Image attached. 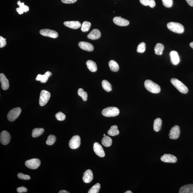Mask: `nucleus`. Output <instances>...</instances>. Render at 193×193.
<instances>
[{
	"label": "nucleus",
	"instance_id": "49530a36",
	"mask_svg": "<svg viewBox=\"0 0 193 193\" xmlns=\"http://www.w3.org/2000/svg\"><path fill=\"white\" fill-rule=\"evenodd\" d=\"M45 74L47 75V76L48 77V78H49V77L52 76V73L50 72L47 71L45 73Z\"/></svg>",
	"mask_w": 193,
	"mask_h": 193
},
{
	"label": "nucleus",
	"instance_id": "c9c22d12",
	"mask_svg": "<svg viewBox=\"0 0 193 193\" xmlns=\"http://www.w3.org/2000/svg\"><path fill=\"white\" fill-rule=\"evenodd\" d=\"M146 50V44L144 42H142L139 44L137 47V51L139 53H143Z\"/></svg>",
	"mask_w": 193,
	"mask_h": 193
},
{
	"label": "nucleus",
	"instance_id": "bb28decb",
	"mask_svg": "<svg viewBox=\"0 0 193 193\" xmlns=\"http://www.w3.org/2000/svg\"><path fill=\"white\" fill-rule=\"evenodd\" d=\"M44 132V129L43 128H35L32 131V137L33 138L38 137L41 135Z\"/></svg>",
	"mask_w": 193,
	"mask_h": 193
},
{
	"label": "nucleus",
	"instance_id": "5701e85b",
	"mask_svg": "<svg viewBox=\"0 0 193 193\" xmlns=\"http://www.w3.org/2000/svg\"><path fill=\"white\" fill-rule=\"evenodd\" d=\"M107 133L109 135L111 136L118 135L119 133V131L118 129V126L116 125L112 126L108 131Z\"/></svg>",
	"mask_w": 193,
	"mask_h": 193
},
{
	"label": "nucleus",
	"instance_id": "0eeeda50",
	"mask_svg": "<svg viewBox=\"0 0 193 193\" xmlns=\"http://www.w3.org/2000/svg\"><path fill=\"white\" fill-rule=\"evenodd\" d=\"M41 164L40 160L37 158H33L25 161V166L30 169H37L40 167Z\"/></svg>",
	"mask_w": 193,
	"mask_h": 193
},
{
	"label": "nucleus",
	"instance_id": "a19ab883",
	"mask_svg": "<svg viewBox=\"0 0 193 193\" xmlns=\"http://www.w3.org/2000/svg\"><path fill=\"white\" fill-rule=\"evenodd\" d=\"M6 39L4 38L1 36L0 37V48H1L4 47L6 45Z\"/></svg>",
	"mask_w": 193,
	"mask_h": 193
},
{
	"label": "nucleus",
	"instance_id": "f257e3e1",
	"mask_svg": "<svg viewBox=\"0 0 193 193\" xmlns=\"http://www.w3.org/2000/svg\"><path fill=\"white\" fill-rule=\"evenodd\" d=\"M145 87L148 91L153 93H158L160 91V87L151 80H146L144 83Z\"/></svg>",
	"mask_w": 193,
	"mask_h": 193
},
{
	"label": "nucleus",
	"instance_id": "473e14b6",
	"mask_svg": "<svg viewBox=\"0 0 193 193\" xmlns=\"http://www.w3.org/2000/svg\"><path fill=\"white\" fill-rule=\"evenodd\" d=\"M100 184L99 183H97L90 188L88 191V193H98L100 190Z\"/></svg>",
	"mask_w": 193,
	"mask_h": 193
},
{
	"label": "nucleus",
	"instance_id": "a18cd8bd",
	"mask_svg": "<svg viewBox=\"0 0 193 193\" xmlns=\"http://www.w3.org/2000/svg\"><path fill=\"white\" fill-rule=\"evenodd\" d=\"M189 6L193 7V0H186Z\"/></svg>",
	"mask_w": 193,
	"mask_h": 193
},
{
	"label": "nucleus",
	"instance_id": "f704fd0d",
	"mask_svg": "<svg viewBox=\"0 0 193 193\" xmlns=\"http://www.w3.org/2000/svg\"><path fill=\"white\" fill-rule=\"evenodd\" d=\"M91 23L87 21H85L83 22L81 26V30L83 32H86L89 30Z\"/></svg>",
	"mask_w": 193,
	"mask_h": 193
},
{
	"label": "nucleus",
	"instance_id": "37998d69",
	"mask_svg": "<svg viewBox=\"0 0 193 193\" xmlns=\"http://www.w3.org/2000/svg\"><path fill=\"white\" fill-rule=\"evenodd\" d=\"M77 0H61L62 2L66 4H72V3H74Z\"/></svg>",
	"mask_w": 193,
	"mask_h": 193
},
{
	"label": "nucleus",
	"instance_id": "72a5a7b5",
	"mask_svg": "<svg viewBox=\"0 0 193 193\" xmlns=\"http://www.w3.org/2000/svg\"><path fill=\"white\" fill-rule=\"evenodd\" d=\"M56 140V137L53 135L51 134L48 137L47 140L46 142V144L49 146L52 145L55 143Z\"/></svg>",
	"mask_w": 193,
	"mask_h": 193
},
{
	"label": "nucleus",
	"instance_id": "79ce46f5",
	"mask_svg": "<svg viewBox=\"0 0 193 193\" xmlns=\"http://www.w3.org/2000/svg\"><path fill=\"white\" fill-rule=\"evenodd\" d=\"M17 190L18 193H22L26 192L27 191H28V189H27L26 187L22 186L18 187V188L17 189Z\"/></svg>",
	"mask_w": 193,
	"mask_h": 193
},
{
	"label": "nucleus",
	"instance_id": "9d476101",
	"mask_svg": "<svg viewBox=\"0 0 193 193\" xmlns=\"http://www.w3.org/2000/svg\"><path fill=\"white\" fill-rule=\"evenodd\" d=\"M180 128L178 126L176 125L172 127L169 134L170 138L171 139L176 140L180 136Z\"/></svg>",
	"mask_w": 193,
	"mask_h": 193
},
{
	"label": "nucleus",
	"instance_id": "4c0bfd02",
	"mask_svg": "<svg viewBox=\"0 0 193 193\" xmlns=\"http://www.w3.org/2000/svg\"><path fill=\"white\" fill-rule=\"evenodd\" d=\"M56 118L59 121H62L66 119V115L62 112H60L57 113L56 114Z\"/></svg>",
	"mask_w": 193,
	"mask_h": 193
},
{
	"label": "nucleus",
	"instance_id": "7ed1b4c3",
	"mask_svg": "<svg viewBox=\"0 0 193 193\" xmlns=\"http://www.w3.org/2000/svg\"><path fill=\"white\" fill-rule=\"evenodd\" d=\"M102 115L106 117L116 116L119 114V110L117 107H107L102 111Z\"/></svg>",
	"mask_w": 193,
	"mask_h": 193
},
{
	"label": "nucleus",
	"instance_id": "ea45409f",
	"mask_svg": "<svg viewBox=\"0 0 193 193\" xmlns=\"http://www.w3.org/2000/svg\"><path fill=\"white\" fill-rule=\"evenodd\" d=\"M17 176L19 179H22V180H29L30 179V176L24 175V174L21 173H19Z\"/></svg>",
	"mask_w": 193,
	"mask_h": 193
},
{
	"label": "nucleus",
	"instance_id": "a878e982",
	"mask_svg": "<svg viewBox=\"0 0 193 193\" xmlns=\"http://www.w3.org/2000/svg\"><path fill=\"white\" fill-rule=\"evenodd\" d=\"M108 64L111 71L114 72H116L119 70V64L116 61L112 60L109 61Z\"/></svg>",
	"mask_w": 193,
	"mask_h": 193
},
{
	"label": "nucleus",
	"instance_id": "1a4fd4ad",
	"mask_svg": "<svg viewBox=\"0 0 193 193\" xmlns=\"http://www.w3.org/2000/svg\"><path fill=\"white\" fill-rule=\"evenodd\" d=\"M40 35L45 37H48L53 38H56L59 36V34L56 31L49 29H43L40 31Z\"/></svg>",
	"mask_w": 193,
	"mask_h": 193
},
{
	"label": "nucleus",
	"instance_id": "4468645a",
	"mask_svg": "<svg viewBox=\"0 0 193 193\" xmlns=\"http://www.w3.org/2000/svg\"><path fill=\"white\" fill-rule=\"evenodd\" d=\"M0 81L2 89L4 90H8L9 86V80L7 79L5 75L2 73L0 74Z\"/></svg>",
	"mask_w": 193,
	"mask_h": 193
},
{
	"label": "nucleus",
	"instance_id": "20e7f679",
	"mask_svg": "<svg viewBox=\"0 0 193 193\" xmlns=\"http://www.w3.org/2000/svg\"><path fill=\"white\" fill-rule=\"evenodd\" d=\"M171 82L173 86L181 93L186 94L188 92V89L187 87L178 79L174 78H172L171 80Z\"/></svg>",
	"mask_w": 193,
	"mask_h": 193
},
{
	"label": "nucleus",
	"instance_id": "39448f33",
	"mask_svg": "<svg viewBox=\"0 0 193 193\" xmlns=\"http://www.w3.org/2000/svg\"><path fill=\"white\" fill-rule=\"evenodd\" d=\"M50 92L43 90L40 92L39 104L41 106H43L48 103L51 97Z\"/></svg>",
	"mask_w": 193,
	"mask_h": 193
},
{
	"label": "nucleus",
	"instance_id": "f8f14e48",
	"mask_svg": "<svg viewBox=\"0 0 193 193\" xmlns=\"http://www.w3.org/2000/svg\"><path fill=\"white\" fill-rule=\"evenodd\" d=\"M93 150L95 153L99 157L103 158L105 156V151L103 147L99 143L95 142L93 145Z\"/></svg>",
	"mask_w": 193,
	"mask_h": 193
},
{
	"label": "nucleus",
	"instance_id": "09e8293b",
	"mask_svg": "<svg viewBox=\"0 0 193 193\" xmlns=\"http://www.w3.org/2000/svg\"><path fill=\"white\" fill-rule=\"evenodd\" d=\"M189 45H190V47L193 49V42H191L190 44H189Z\"/></svg>",
	"mask_w": 193,
	"mask_h": 193
},
{
	"label": "nucleus",
	"instance_id": "7c9ffc66",
	"mask_svg": "<svg viewBox=\"0 0 193 193\" xmlns=\"http://www.w3.org/2000/svg\"><path fill=\"white\" fill-rule=\"evenodd\" d=\"M78 94L81 97L84 101L87 100L88 94L87 92L84 90L82 88H80L78 90Z\"/></svg>",
	"mask_w": 193,
	"mask_h": 193
},
{
	"label": "nucleus",
	"instance_id": "393cba45",
	"mask_svg": "<svg viewBox=\"0 0 193 193\" xmlns=\"http://www.w3.org/2000/svg\"><path fill=\"white\" fill-rule=\"evenodd\" d=\"M162 124L161 119L157 118L154 121L153 129L156 132H158L161 129Z\"/></svg>",
	"mask_w": 193,
	"mask_h": 193
},
{
	"label": "nucleus",
	"instance_id": "412c9836",
	"mask_svg": "<svg viewBox=\"0 0 193 193\" xmlns=\"http://www.w3.org/2000/svg\"><path fill=\"white\" fill-rule=\"evenodd\" d=\"M179 193H193V184H186L181 187Z\"/></svg>",
	"mask_w": 193,
	"mask_h": 193
},
{
	"label": "nucleus",
	"instance_id": "3c124183",
	"mask_svg": "<svg viewBox=\"0 0 193 193\" xmlns=\"http://www.w3.org/2000/svg\"><path fill=\"white\" fill-rule=\"evenodd\" d=\"M103 136H106V134H104Z\"/></svg>",
	"mask_w": 193,
	"mask_h": 193
},
{
	"label": "nucleus",
	"instance_id": "cd10ccee",
	"mask_svg": "<svg viewBox=\"0 0 193 193\" xmlns=\"http://www.w3.org/2000/svg\"><path fill=\"white\" fill-rule=\"evenodd\" d=\"M164 47L161 43L156 44L154 50L155 54L158 55H161L163 54Z\"/></svg>",
	"mask_w": 193,
	"mask_h": 193
},
{
	"label": "nucleus",
	"instance_id": "2f4dec72",
	"mask_svg": "<svg viewBox=\"0 0 193 193\" xmlns=\"http://www.w3.org/2000/svg\"><path fill=\"white\" fill-rule=\"evenodd\" d=\"M48 77L45 74L44 75L38 74L35 80L37 81H40L41 83H46L48 80Z\"/></svg>",
	"mask_w": 193,
	"mask_h": 193
},
{
	"label": "nucleus",
	"instance_id": "a211bd4d",
	"mask_svg": "<svg viewBox=\"0 0 193 193\" xmlns=\"http://www.w3.org/2000/svg\"><path fill=\"white\" fill-rule=\"evenodd\" d=\"M78 46L79 47L83 50L92 52L94 50V47L91 44L89 43L85 42H80Z\"/></svg>",
	"mask_w": 193,
	"mask_h": 193
},
{
	"label": "nucleus",
	"instance_id": "ddd939ff",
	"mask_svg": "<svg viewBox=\"0 0 193 193\" xmlns=\"http://www.w3.org/2000/svg\"><path fill=\"white\" fill-rule=\"evenodd\" d=\"M162 161L166 163H174L177 162L176 157L171 154H165L160 158Z\"/></svg>",
	"mask_w": 193,
	"mask_h": 193
},
{
	"label": "nucleus",
	"instance_id": "f03ea898",
	"mask_svg": "<svg viewBox=\"0 0 193 193\" xmlns=\"http://www.w3.org/2000/svg\"><path fill=\"white\" fill-rule=\"evenodd\" d=\"M167 28L175 33L181 34L184 31V27L180 23L175 22H170L167 23Z\"/></svg>",
	"mask_w": 193,
	"mask_h": 193
},
{
	"label": "nucleus",
	"instance_id": "de8ad7c7",
	"mask_svg": "<svg viewBox=\"0 0 193 193\" xmlns=\"http://www.w3.org/2000/svg\"><path fill=\"white\" fill-rule=\"evenodd\" d=\"M59 193H69V192H68V191L66 190H61L59 191Z\"/></svg>",
	"mask_w": 193,
	"mask_h": 193
},
{
	"label": "nucleus",
	"instance_id": "c756f323",
	"mask_svg": "<svg viewBox=\"0 0 193 193\" xmlns=\"http://www.w3.org/2000/svg\"><path fill=\"white\" fill-rule=\"evenodd\" d=\"M141 4L145 6H149L150 7L153 8L155 6L154 0H140Z\"/></svg>",
	"mask_w": 193,
	"mask_h": 193
},
{
	"label": "nucleus",
	"instance_id": "8fccbe9b",
	"mask_svg": "<svg viewBox=\"0 0 193 193\" xmlns=\"http://www.w3.org/2000/svg\"><path fill=\"white\" fill-rule=\"evenodd\" d=\"M125 193H132V191H126L125 192H124Z\"/></svg>",
	"mask_w": 193,
	"mask_h": 193
},
{
	"label": "nucleus",
	"instance_id": "423d86ee",
	"mask_svg": "<svg viewBox=\"0 0 193 193\" xmlns=\"http://www.w3.org/2000/svg\"><path fill=\"white\" fill-rule=\"evenodd\" d=\"M22 111L20 107H16L10 110L7 115L8 120L11 122L14 121L19 116Z\"/></svg>",
	"mask_w": 193,
	"mask_h": 193
},
{
	"label": "nucleus",
	"instance_id": "6ab92c4d",
	"mask_svg": "<svg viewBox=\"0 0 193 193\" xmlns=\"http://www.w3.org/2000/svg\"><path fill=\"white\" fill-rule=\"evenodd\" d=\"M64 24L68 28L73 29H77L81 27V24L77 21H66L64 22Z\"/></svg>",
	"mask_w": 193,
	"mask_h": 193
},
{
	"label": "nucleus",
	"instance_id": "b1692460",
	"mask_svg": "<svg viewBox=\"0 0 193 193\" xmlns=\"http://www.w3.org/2000/svg\"><path fill=\"white\" fill-rule=\"evenodd\" d=\"M112 139L109 136H106L102 138L101 142L102 145L106 147H109L112 144Z\"/></svg>",
	"mask_w": 193,
	"mask_h": 193
},
{
	"label": "nucleus",
	"instance_id": "4be33fe9",
	"mask_svg": "<svg viewBox=\"0 0 193 193\" xmlns=\"http://www.w3.org/2000/svg\"><path fill=\"white\" fill-rule=\"evenodd\" d=\"M86 65L88 69L92 72H95L97 71V65L94 61L89 60L87 61Z\"/></svg>",
	"mask_w": 193,
	"mask_h": 193
},
{
	"label": "nucleus",
	"instance_id": "c85d7f7f",
	"mask_svg": "<svg viewBox=\"0 0 193 193\" xmlns=\"http://www.w3.org/2000/svg\"><path fill=\"white\" fill-rule=\"evenodd\" d=\"M102 86L105 91L110 92L112 90V86L108 81L106 80H104L102 81Z\"/></svg>",
	"mask_w": 193,
	"mask_h": 193
},
{
	"label": "nucleus",
	"instance_id": "dca6fc26",
	"mask_svg": "<svg viewBox=\"0 0 193 193\" xmlns=\"http://www.w3.org/2000/svg\"><path fill=\"white\" fill-rule=\"evenodd\" d=\"M114 23L119 26H126L129 25V22L128 20L120 17H115L113 18Z\"/></svg>",
	"mask_w": 193,
	"mask_h": 193
},
{
	"label": "nucleus",
	"instance_id": "58836bf2",
	"mask_svg": "<svg viewBox=\"0 0 193 193\" xmlns=\"http://www.w3.org/2000/svg\"><path fill=\"white\" fill-rule=\"evenodd\" d=\"M163 6L167 8H170L173 5L172 0H162Z\"/></svg>",
	"mask_w": 193,
	"mask_h": 193
},
{
	"label": "nucleus",
	"instance_id": "c03bdc74",
	"mask_svg": "<svg viewBox=\"0 0 193 193\" xmlns=\"http://www.w3.org/2000/svg\"><path fill=\"white\" fill-rule=\"evenodd\" d=\"M16 11L18 12V13L19 14H23L24 12L22 10L21 8L19 7L17 8L16 9Z\"/></svg>",
	"mask_w": 193,
	"mask_h": 193
},
{
	"label": "nucleus",
	"instance_id": "2eb2a0df",
	"mask_svg": "<svg viewBox=\"0 0 193 193\" xmlns=\"http://www.w3.org/2000/svg\"><path fill=\"white\" fill-rule=\"evenodd\" d=\"M93 178V172L91 170H87L84 173L83 180L86 183H89L91 182Z\"/></svg>",
	"mask_w": 193,
	"mask_h": 193
},
{
	"label": "nucleus",
	"instance_id": "f3484780",
	"mask_svg": "<svg viewBox=\"0 0 193 193\" xmlns=\"http://www.w3.org/2000/svg\"><path fill=\"white\" fill-rule=\"evenodd\" d=\"M171 61L172 64L176 65L180 62V59L178 53L176 51H172L170 54Z\"/></svg>",
	"mask_w": 193,
	"mask_h": 193
},
{
	"label": "nucleus",
	"instance_id": "6e6552de",
	"mask_svg": "<svg viewBox=\"0 0 193 193\" xmlns=\"http://www.w3.org/2000/svg\"><path fill=\"white\" fill-rule=\"evenodd\" d=\"M81 145V138L78 135L73 136L69 142V147L72 149H76Z\"/></svg>",
	"mask_w": 193,
	"mask_h": 193
},
{
	"label": "nucleus",
	"instance_id": "aec40b11",
	"mask_svg": "<svg viewBox=\"0 0 193 193\" xmlns=\"http://www.w3.org/2000/svg\"><path fill=\"white\" fill-rule=\"evenodd\" d=\"M101 36V33L100 30L97 29H94L92 30L90 33L87 35L89 39L92 40H97Z\"/></svg>",
	"mask_w": 193,
	"mask_h": 193
},
{
	"label": "nucleus",
	"instance_id": "e433bc0d",
	"mask_svg": "<svg viewBox=\"0 0 193 193\" xmlns=\"http://www.w3.org/2000/svg\"><path fill=\"white\" fill-rule=\"evenodd\" d=\"M17 4L25 12H26L29 11V7L28 6H25L24 4V3H22L21 1H18Z\"/></svg>",
	"mask_w": 193,
	"mask_h": 193
},
{
	"label": "nucleus",
	"instance_id": "9b49d317",
	"mask_svg": "<svg viewBox=\"0 0 193 193\" xmlns=\"http://www.w3.org/2000/svg\"><path fill=\"white\" fill-rule=\"evenodd\" d=\"M11 135L9 133L6 131H4L1 133L0 135V141L3 145L9 144L11 140Z\"/></svg>",
	"mask_w": 193,
	"mask_h": 193
}]
</instances>
